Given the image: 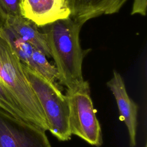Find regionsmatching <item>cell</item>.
Returning <instances> with one entry per match:
<instances>
[{
  "mask_svg": "<svg viewBox=\"0 0 147 147\" xmlns=\"http://www.w3.org/2000/svg\"><path fill=\"white\" fill-rule=\"evenodd\" d=\"M0 36L8 41L21 63L38 72L51 82L56 83V69L51 64L42 53L21 40L6 24L0 30Z\"/></svg>",
  "mask_w": 147,
  "mask_h": 147,
  "instance_id": "cell-6",
  "label": "cell"
},
{
  "mask_svg": "<svg viewBox=\"0 0 147 147\" xmlns=\"http://www.w3.org/2000/svg\"><path fill=\"white\" fill-rule=\"evenodd\" d=\"M145 147H147V145H146V144H145Z\"/></svg>",
  "mask_w": 147,
  "mask_h": 147,
  "instance_id": "cell-14",
  "label": "cell"
},
{
  "mask_svg": "<svg viewBox=\"0 0 147 147\" xmlns=\"http://www.w3.org/2000/svg\"><path fill=\"white\" fill-rule=\"evenodd\" d=\"M147 0H134L131 15L140 14L145 16L146 13Z\"/></svg>",
  "mask_w": 147,
  "mask_h": 147,
  "instance_id": "cell-12",
  "label": "cell"
},
{
  "mask_svg": "<svg viewBox=\"0 0 147 147\" xmlns=\"http://www.w3.org/2000/svg\"><path fill=\"white\" fill-rule=\"evenodd\" d=\"M107 86L116 100L119 113V119L123 121L127 127L130 146L135 147L138 106L129 97L123 78L117 70L113 71V76L107 82Z\"/></svg>",
  "mask_w": 147,
  "mask_h": 147,
  "instance_id": "cell-8",
  "label": "cell"
},
{
  "mask_svg": "<svg viewBox=\"0 0 147 147\" xmlns=\"http://www.w3.org/2000/svg\"><path fill=\"white\" fill-rule=\"evenodd\" d=\"M24 73L37 96L48 123V130L58 140L71 139L68 100L57 84L22 63Z\"/></svg>",
  "mask_w": 147,
  "mask_h": 147,
  "instance_id": "cell-3",
  "label": "cell"
},
{
  "mask_svg": "<svg viewBox=\"0 0 147 147\" xmlns=\"http://www.w3.org/2000/svg\"><path fill=\"white\" fill-rule=\"evenodd\" d=\"M21 15L42 27L71 15L67 0H20Z\"/></svg>",
  "mask_w": 147,
  "mask_h": 147,
  "instance_id": "cell-7",
  "label": "cell"
},
{
  "mask_svg": "<svg viewBox=\"0 0 147 147\" xmlns=\"http://www.w3.org/2000/svg\"><path fill=\"white\" fill-rule=\"evenodd\" d=\"M20 0H0V8L8 17L20 16Z\"/></svg>",
  "mask_w": 147,
  "mask_h": 147,
  "instance_id": "cell-11",
  "label": "cell"
},
{
  "mask_svg": "<svg viewBox=\"0 0 147 147\" xmlns=\"http://www.w3.org/2000/svg\"><path fill=\"white\" fill-rule=\"evenodd\" d=\"M6 25L21 40L32 45L46 57H51L44 34L31 21L20 15L8 17Z\"/></svg>",
  "mask_w": 147,
  "mask_h": 147,
  "instance_id": "cell-10",
  "label": "cell"
},
{
  "mask_svg": "<svg viewBox=\"0 0 147 147\" xmlns=\"http://www.w3.org/2000/svg\"><path fill=\"white\" fill-rule=\"evenodd\" d=\"M69 105V127L70 133L96 147L103 144L100 123L90 95L87 81L69 88L64 94Z\"/></svg>",
  "mask_w": 147,
  "mask_h": 147,
  "instance_id": "cell-4",
  "label": "cell"
},
{
  "mask_svg": "<svg viewBox=\"0 0 147 147\" xmlns=\"http://www.w3.org/2000/svg\"><path fill=\"white\" fill-rule=\"evenodd\" d=\"M82 27L70 17L41 27L55 63L57 80L66 88L84 80L82 64L84 53L79 39Z\"/></svg>",
  "mask_w": 147,
  "mask_h": 147,
  "instance_id": "cell-2",
  "label": "cell"
},
{
  "mask_svg": "<svg viewBox=\"0 0 147 147\" xmlns=\"http://www.w3.org/2000/svg\"><path fill=\"white\" fill-rule=\"evenodd\" d=\"M0 108L45 131L48 123L22 63L8 41L0 36Z\"/></svg>",
  "mask_w": 147,
  "mask_h": 147,
  "instance_id": "cell-1",
  "label": "cell"
},
{
  "mask_svg": "<svg viewBox=\"0 0 147 147\" xmlns=\"http://www.w3.org/2000/svg\"><path fill=\"white\" fill-rule=\"evenodd\" d=\"M45 132L0 108V147H52Z\"/></svg>",
  "mask_w": 147,
  "mask_h": 147,
  "instance_id": "cell-5",
  "label": "cell"
},
{
  "mask_svg": "<svg viewBox=\"0 0 147 147\" xmlns=\"http://www.w3.org/2000/svg\"><path fill=\"white\" fill-rule=\"evenodd\" d=\"M128 0H67L70 17L83 26L91 19L119 11Z\"/></svg>",
  "mask_w": 147,
  "mask_h": 147,
  "instance_id": "cell-9",
  "label": "cell"
},
{
  "mask_svg": "<svg viewBox=\"0 0 147 147\" xmlns=\"http://www.w3.org/2000/svg\"><path fill=\"white\" fill-rule=\"evenodd\" d=\"M8 17L0 8V30H2L7 23Z\"/></svg>",
  "mask_w": 147,
  "mask_h": 147,
  "instance_id": "cell-13",
  "label": "cell"
}]
</instances>
